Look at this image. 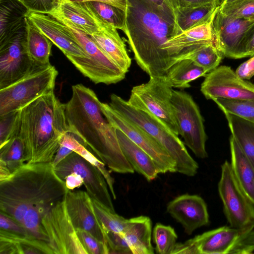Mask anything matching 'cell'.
<instances>
[{"mask_svg": "<svg viewBox=\"0 0 254 254\" xmlns=\"http://www.w3.org/2000/svg\"><path fill=\"white\" fill-rule=\"evenodd\" d=\"M68 190L52 163H25L0 181V211L20 223L30 236L48 243L42 220Z\"/></svg>", "mask_w": 254, "mask_h": 254, "instance_id": "obj_1", "label": "cell"}, {"mask_svg": "<svg viewBox=\"0 0 254 254\" xmlns=\"http://www.w3.org/2000/svg\"><path fill=\"white\" fill-rule=\"evenodd\" d=\"M123 31L138 66L150 77L164 76L171 59L163 46L180 34L174 17L148 0H127Z\"/></svg>", "mask_w": 254, "mask_h": 254, "instance_id": "obj_2", "label": "cell"}, {"mask_svg": "<svg viewBox=\"0 0 254 254\" xmlns=\"http://www.w3.org/2000/svg\"><path fill=\"white\" fill-rule=\"evenodd\" d=\"M101 102L90 88L82 84L73 85L71 97L64 104L67 131L75 134L112 171L133 173V168L121 150L116 128L102 113Z\"/></svg>", "mask_w": 254, "mask_h": 254, "instance_id": "obj_3", "label": "cell"}, {"mask_svg": "<svg viewBox=\"0 0 254 254\" xmlns=\"http://www.w3.org/2000/svg\"><path fill=\"white\" fill-rule=\"evenodd\" d=\"M64 109L53 90L19 110L16 133L26 146V163L52 162L67 131Z\"/></svg>", "mask_w": 254, "mask_h": 254, "instance_id": "obj_4", "label": "cell"}, {"mask_svg": "<svg viewBox=\"0 0 254 254\" xmlns=\"http://www.w3.org/2000/svg\"><path fill=\"white\" fill-rule=\"evenodd\" d=\"M109 104L160 143L176 161L177 172L190 177L197 173L198 165L190 155L184 142L154 115L130 105L115 94L111 95Z\"/></svg>", "mask_w": 254, "mask_h": 254, "instance_id": "obj_5", "label": "cell"}, {"mask_svg": "<svg viewBox=\"0 0 254 254\" xmlns=\"http://www.w3.org/2000/svg\"><path fill=\"white\" fill-rule=\"evenodd\" d=\"M54 13L66 26L82 47L87 57L67 56L66 58L85 77L95 84H115L123 80L125 73L92 40L68 20Z\"/></svg>", "mask_w": 254, "mask_h": 254, "instance_id": "obj_6", "label": "cell"}, {"mask_svg": "<svg viewBox=\"0 0 254 254\" xmlns=\"http://www.w3.org/2000/svg\"><path fill=\"white\" fill-rule=\"evenodd\" d=\"M58 71L55 66L36 65L24 76L0 89V116L18 111L54 90Z\"/></svg>", "mask_w": 254, "mask_h": 254, "instance_id": "obj_7", "label": "cell"}, {"mask_svg": "<svg viewBox=\"0 0 254 254\" xmlns=\"http://www.w3.org/2000/svg\"><path fill=\"white\" fill-rule=\"evenodd\" d=\"M172 91L165 76L150 77L148 82L133 87L127 101L136 108L150 112L179 135L171 102Z\"/></svg>", "mask_w": 254, "mask_h": 254, "instance_id": "obj_8", "label": "cell"}, {"mask_svg": "<svg viewBox=\"0 0 254 254\" xmlns=\"http://www.w3.org/2000/svg\"><path fill=\"white\" fill-rule=\"evenodd\" d=\"M218 190L230 226L240 229H254V204L242 190L226 160L221 167Z\"/></svg>", "mask_w": 254, "mask_h": 254, "instance_id": "obj_9", "label": "cell"}, {"mask_svg": "<svg viewBox=\"0 0 254 254\" xmlns=\"http://www.w3.org/2000/svg\"><path fill=\"white\" fill-rule=\"evenodd\" d=\"M171 104L179 129L185 145L196 156L207 157L205 149L207 140L202 116L190 95L173 89Z\"/></svg>", "mask_w": 254, "mask_h": 254, "instance_id": "obj_10", "label": "cell"}, {"mask_svg": "<svg viewBox=\"0 0 254 254\" xmlns=\"http://www.w3.org/2000/svg\"><path fill=\"white\" fill-rule=\"evenodd\" d=\"M42 225L53 254H88L68 214L65 197L44 216Z\"/></svg>", "mask_w": 254, "mask_h": 254, "instance_id": "obj_11", "label": "cell"}, {"mask_svg": "<svg viewBox=\"0 0 254 254\" xmlns=\"http://www.w3.org/2000/svg\"><path fill=\"white\" fill-rule=\"evenodd\" d=\"M100 107L102 113L113 127L124 132L151 157L160 173L177 172L176 161L155 138L109 103L101 102Z\"/></svg>", "mask_w": 254, "mask_h": 254, "instance_id": "obj_12", "label": "cell"}, {"mask_svg": "<svg viewBox=\"0 0 254 254\" xmlns=\"http://www.w3.org/2000/svg\"><path fill=\"white\" fill-rule=\"evenodd\" d=\"M54 168L56 174L63 181L70 173L79 175L91 198L115 212L104 177L96 166L83 157L73 151Z\"/></svg>", "mask_w": 254, "mask_h": 254, "instance_id": "obj_13", "label": "cell"}, {"mask_svg": "<svg viewBox=\"0 0 254 254\" xmlns=\"http://www.w3.org/2000/svg\"><path fill=\"white\" fill-rule=\"evenodd\" d=\"M200 91L207 99L254 100V84L240 78L228 66H218L207 73Z\"/></svg>", "mask_w": 254, "mask_h": 254, "instance_id": "obj_14", "label": "cell"}, {"mask_svg": "<svg viewBox=\"0 0 254 254\" xmlns=\"http://www.w3.org/2000/svg\"><path fill=\"white\" fill-rule=\"evenodd\" d=\"M26 33V28L14 38L0 44V89L15 82L38 65L27 54Z\"/></svg>", "mask_w": 254, "mask_h": 254, "instance_id": "obj_15", "label": "cell"}, {"mask_svg": "<svg viewBox=\"0 0 254 254\" xmlns=\"http://www.w3.org/2000/svg\"><path fill=\"white\" fill-rule=\"evenodd\" d=\"M254 24V18L229 17L218 10L213 21L214 44L224 58L240 59L242 43Z\"/></svg>", "mask_w": 254, "mask_h": 254, "instance_id": "obj_16", "label": "cell"}, {"mask_svg": "<svg viewBox=\"0 0 254 254\" xmlns=\"http://www.w3.org/2000/svg\"><path fill=\"white\" fill-rule=\"evenodd\" d=\"M65 201L74 227L91 234L105 246L108 252V231L97 216L92 198L87 191L68 190Z\"/></svg>", "mask_w": 254, "mask_h": 254, "instance_id": "obj_17", "label": "cell"}, {"mask_svg": "<svg viewBox=\"0 0 254 254\" xmlns=\"http://www.w3.org/2000/svg\"><path fill=\"white\" fill-rule=\"evenodd\" d=\"M26 16L66 57H87L72 33L54 13L28 11Z\"/></svg>", "mask_w": 254, "mask_h": 254, "instance_id": "obj_18", "label": "cell"}, {"mask_svg": "<svg viewBox=\"0 0 254 254\" xmlns=\"http://www.w3.org/2000/svg\"><path fill=\"white\" fill-rule=\"evenodd\" d=\"M167 211L182 224L188 235L209 222L207 205L197 195L185 194L176 197L169 202Z\"/></svg>", "mask_w": 254, "mask_h": 254, "instance_id": "obj_19", "label": "cell"}, {"mask_svg": "<svg viewBox=\"0 0 254 254\" xmlns=\"http://www.w3.org/2000/svg\"><path fill=\"white\" fill-rule=\"evenodd\" d=\"M215 16L202 24L173 37L164 44L162 48L170 57L171 66L200 45H215L213 30V21Z\"/></svg>", "mask_w": 254, "mask_h": 254, "instance_id": "obj_20", "label": "cell"}, {"mask_svg": "<svg viewBox=\"0 0 254 254\" xmlns=\"http://www.w3.org/2000/svg\"><path fill=\"white\" fill-rule=\"evenodd\" d=\"M251 230L224 226L197 235L190 240L195 254H229L237 241Z\"/></svg>", "mask_w": 254, "mask_h": 254, "instance_id": "obj_21", "label": "cell"}, {"mask_svg": "<svg viewBox=\"0 0 254 254\" xmlns=\"http://www.w3.org/2000/svg\"><path fill=\"white\" fill-rule=\"evenodd\" d=\"M89 36L120 68L126 73L128 71L131 59L117 29L105 22L99 31Z\"/></svg>", "mask_w": 254, "mask_h": 254, "instance_id": "obj_22", "label": "cell"}, {"mask_svg": "<svg viewBox=\"0 0 254 254\" xmlns=\"http://www.w3.org/2000/svg\"><path fill=\"white\" fill-rule=\"evenodd\" d=\"M0 44L14 38L26 28L28 11L18 0H0Z\"/></svg>", "mask_w": 254, "mask_h": 254, "instance_id": "obj_23", "label": "cell"}, {"mask_svg": "<svg viewBox=\"0 0 254 254\" xmlns=\"http://www.w3.org/2000/svg\"><path fill=\"white\" fill-rule=\"evenodd\" d=\"M56 12L89 35L99 31L105 24L85 2L64 0Z\"/></svg>", "mask_w": 254, "mask_h": 254, "instance_id": "obj_24", "label": "cell"}, {"mask_svg": "<svg viewBox=\"0 0 254 254\" xmlns=\"http://www.w3.org/2000/svg\"><path fill=\"white\" fill-rule=\"evenodd\" d=\"M116 133L123 154L134 170L148 181L155 179L160 172L151 157L122 131L116 128Z\"/></svg>", "mask_w": 254, "mask_h": 254, "instance_id": "obj_25", "label": "cell"}, {"mask_svg": "<svg viewBox=\"0 0 254 254\" xmlns=\"http://www.w3.org/2000/svg\"><path fill=\"white\" fill-rule=\"evenodd\" d=\"M53 254L48 244L31 236L0 229V254Z\"/></svg>", "mask_w": 254, "mask_h": 254, "instance_id": "obj_26", "label": "cell"}, {"mask_svg": "<svg viewBox=\"0 0 254 254\" xmlns=\"http://www.w3.org/2000/svg\"><path fill=\"white\" fill-rule=\"evenodd\" d=\"M152 222L149 217L139 216L130 219L129 224L122 234L132 254H153L151 244Z\"/></svg>", "mask_w": 254, "mask_h": 254, "instance_id": "obj_27", "label": "cell"}, {"mask_svg": "<svg viewBox=\"0 0 254 254\" xmlns=\"http://www.w3.org/2000/svg\"><path fill=\"white\" fill-rule=\"evenodd\" d=\"M229 142L232 171L240 187L254 204V166L232 135Z\"/></svg>", "mask_w": 254, "mask_h": 254, "instance_id": "obj_28", "label": "cell"}, {"mask_svg": "<svg viewBox=\"0 0 254 254\" xmlns=\"http://www.w3.org/2000/svg\"><path fill=\"white\" fill-rule=\"evenodd\" d=\"M52 42L26 17L25 48L30 60L37 64H50Z\"/></svg>", "mask_w": 254, "mask_h": 254, "instance_id": "obj_29", "label": "cell"}, {"mask_svg": "<svg viewBox=\"0 0 254 254\" xmlns=\"http://www.w3.org/2000/svg\"><path fill=\"white\" fill-rule=\"evenodd\" d=\"M224 114L231 135L254 166V123L230 113Z\"/></svg>", "mask_w": 254, "mask_h": 254, "instance_id": "obj_30", "label": "cell"}, {"mask_svg": "<svg viewBox=\"0 0 254 254\" xmlns=\"http://www.w3.org/2000/svg\"><path fill=\"white\" fill-rule=\"evenodd\" d=\"M207 72L190 59H184L174 64L164 75L172 88H186L190 82L201 77L205 76Z\"/></svg>", "mask_w": 254, "mask_h": 254, "instance_id": "obj_31", "label": "cell"}, {"mask_svg": "<svg viewBox=\"0 0 254 254\" xmlns=\"http://www.w3.org/2000/svg\"><path fill=\"white\" fill-rule=\"evenodd\" d=\"M219 8L216 5L205 4L180 8L176 20L180 34L206 22L215 15Z\"/></svg>", "mask_w": 254, "mask_h": 254, "instance_id": "obj_32", "label": "cell"}, {"mask_svg": "<svg viewBox=\"0 0 254 254\" xmlns=\"http://www.w3.org/2000/svg\"><path fill=\"white\" fill-rule=\"evenodd\" d=\"M26 148L17 133L0 146V162L3 163L11 173L26 163Z\"/></svg>", "mask_w": 254, "mask_h": 254, "instance_id": "obj_33", "label": "cell"}, {"mask_svg": "<svg viewBox=\"0 0 254 254\" xmlns=\"http://www.w3.org/2000/svg\"><path fill=\"white\" fill-rule=\"evenodd\" d=\"M60 144L78 153L96 166L104 177L113 198L116 199V196L114 189V179L106 168L105 164L87 150V148L79 141L77 136L70 132L67 131L65 132Z\"/></svg>", "mask_w": 254, "mask_h": 254, "instance_id": "obj_34", "label": "cell"}, {"mask_svg": "<svg viewBox=\"0 0 254 254\" xmlns=\"http://www.w3.org/2000/svg\"><path fill=\"white\" fill-rule=\"evenodd\" d=\"M224 58L214 45L204 44L191 50L180 60L190 59L208 73L217 68Z\"/></svg>", "mask_w": 254, "mask_h": 254, "instance_id": "obj_35", "label": "cell"}, {"mask_svg": "<svg viewBox=\"0 0 254 254\" xmlns=\"http://www.w3.org/2000/svg\"><path fill=\"white\" fill-rule=\"evenodd\" d=\"M88 7L103 22L123 31L126 21V11L113 5L95 1H85Z\"/></svg>", "mask_w": 254, "mask_h": 254, "instance_id": "obj_36", "label": "cell"}, {"mask_svg": "<svg viewBox=\"0 0 254 254\" xmlns=\"http://www.w3.org/2000/svg\"><path fill=\"white\" fill-rule=\"evenodd\" d=\"M95 212L107 231L124 233L127 229L130 219L113 212L98 201L92 198Z\"/></svg>", "mask_w": 254, "mask_h": 254, "instance_id": "obj_37", "label": "cell"}, {"mask_svg": "<svg viewBox=\"0 0 254 254\" xmlns=\"http://www.w3.org/2000/svg\"><path fill=\"white\" fill-rule=\"evenodd\" d=\"M213 101L223 113L236 115L254 123V100L216 98Z\"/></svg>", "mask_w": 254, "mask_h": 254, "instance_id": "obj_38", "label": "cell"}, {"mask_svg": "<svg viewBox=\"0 0 254 254\" xmlns=\"http://www.w3.org/2000/svg\"><path fill=\"white\" fill-rule=\"evenodd\" d=\"M153 237L157 254H172L178 238L173 228L157 223L153 229Z\"/></svg>", "mask_w": 254, "mask_h": 254, "instance_id": "obj_39", "label": "cell"}, {"mask_svg": "<svg viewBox=\"0 0 254 254\" xmlns=\"http://www.w3.org/2000/svg\"><path fill=\"white\" fill-rule=\"evenodd\" d=\"M219 11L224 15L238 18H254V0H238L220 5Z\"/></svg>", "mask_w": 254, "mask_h": 254, "instance_id": "obj_40", "label": "cell"}, {"mask_svg": "<svg viewBox=\"0 0 254 254\" xmlns=\"http://www.w3.org/2000/svg\"><path fill=\"white\" fill-rule=\"evenodd\" d=\"M19 122V110L0 116V146L16 133Z\"/></svg>", "mask_w": 254, "mask_h": 254, "instance_id": "obj_41", "label": "cell"}, {"mask_svg": "<svg viewBox=\"0 0 254 254\" xmlns=\"http://www.w3.org/2000/svg\"><path fill=\"white\" fill-rule=\"evenodd\" d=\"M77 235L88 254H108L105 246L88 232L76 229Z\"/></svg>", "mask_w": 254, "mask_h": 254, "instance_id": "obj_42", "label": "cell"}, {"mask_svg": "<svg viewBox=\"0 0 254 254\" xmlns=\"http://www.w3.org/2000/svg\"><path fill=\"white\" fill-rule=\"evenodd\" d=\"M28 11L54 13L57 11L64 0H18Z\"/></svg>", "mask_w": 254, "mask_h": 254, "instance_id": "obj_43", "label": "cell"}, {"mask_svg": "<svg viewBox=\"0 0 254 254\" xmlns=\"http://www.w3.org/2000/svg\"><path fill=\"white\" fill-rule=\"evenodd\" d=\"M108 254H132L127 241L122 234L108 231Z\"/></svg>", "mask_w": 254, "mask_h": 254, "instance_id": "obj_44", "label": "cell"}, {"mask_svg": "<svg viewBox=\"0 0 254 254\" xmlns=\"http://www.w3.org/2000/svg\"><path fill=\"white\" fill-rule=\"evenodd\" d=\"M254 251V229L242 236L234 245L229 254H248Z\"/></svg>", "mask_w": 254, "mask_h": 254, "instance_id": "obj_45", "label": "cell"}, {"mask_svg": "<svg viewBox=\"0 0 254 254\" xmlns=\"http://www.w3.org/2000/svg\"><path fill=\"white\" fill-rule=\"evenodd\" d=\"M0 229L17 234L30 236L20 223L1 211H0Z\"/></svg>", "mask_w": 254, "mask_h": 254, "instance_id": "obj_46", "label": "cell"}, {"mask_svg": "<svg viewBox=\"0 0 254 254\" xmlns=\"http://www.w3.org/2000/svg\"><path fill=\"white\" fill-rule=\"evenodd\" d=\"M254 56V24L247 32L242 43L240 58L251 57Z\"/></svg>", "mask_w": 254, "mask_h": 254, "instance_id": "obj_47", "label": "cell"}, {"mask_svg": "<svg viewBox=\"0 0 254 254\" xmlns=\"http://www.w3.org/2000/svg\"><path fill=\"white\" fill-rule=\"evenodd\" d=\"M235 72L243 79L249 80L253 77L254 76V56L241 64Z\"/></svg>", "mask_w": 254, "mask_h": 254, "instance_id": "obj_48", "label": "cell"}, {"mask_svg": "<svg viewBox=\"0 0 254 254\" xmlns=\"http://www.w3.org/2000/svg\"><path fill=\"white\" fill-rule=\"evenodd\" d=\"M221 0H179V9L190 6L214 4L219 6Z\"/></svg>", "mask_w": 254, "mask_h": 254, "instance_id": "obj_49", "label": "cell"}, {"mask_svg": "<svg viewBox=\"0 0 254 254\" xmlns=\"http://www.w3.org/2000/svg\"><path fill=\"white\" fill-rule=\"evenodd\" d=\"M63 181L65 182L67 189L70 190H73L83 185V180L79 175L73 173L67 175Z\"/></svg>", "mask_w": 254, "mask_h": 254, "instance_id": "obj_50", "label": "cell"}, {"mask_svg": "<svg viewBox=\"0 0 254 254\" xmlns=\"http://www.w3.org/2000/svg\"><path fill=\"white\" fill-rule=\"evenodd\" d=\"M73 151L68 147L60 144V146L52 162L54 167L57 165Z\"/></svg>", "mask_w": 254, "mask_h": 254, "instance_id": "obj_51", "label": "cell"}, {"mask_svg": "<svg viewBox=\"0 0 254 254\" xmlns=\"http://www.w3.org/2000/svg\"><path fill=\"white\" fill-rule=\"evenodd\" d=\"M73 2H85L89 1H99L107 3L118 7L126 11L127 0H66Z\"/></svg>", "mask_w": 254, "mask_h": 254, "instance_id": "obj_52", "label": "cell"}, {"mask_svg": "<svg viewBox=\"0 0 254 254\" xmlns=\"http://www.w3.org/2000/svg\"><path fill=\"white\" fill-rule=\"evenodd\" d=\"M174 15L176 20L178 11L179 9V0H162Z\"/></svg>", "mask_w": 254, "mask_h": 254, "instance_id": "obj_53", "label": "cell"}, {"mask_svg": "<svg viewBox=\"0 0 254 254\" xmlns=\"http://www.w3.org/2000/svg\"><path fill=\"white\" fill-rule=\"evenodd\" d=\"M237 0H221V3L220 5H223L227 3H230Z\"/></svg>", "mask_w": 254, "mask_h": 254, "instance_id": "obj_54", "label": "cell"}]
</instances>
